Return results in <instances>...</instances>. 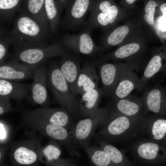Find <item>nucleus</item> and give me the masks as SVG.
<instances>
[{
	"label": "nucleus",
	"mask_w": 166,
	"mask_h": 166,
	"mask_svg": "<svg viewBox=\"0 0 166 166\" xmlns=\"http://www.w3.org/2000/svg\"><path fill=\"white\" fill-rule=\"evenodd\" d=\"M9 34L14 50L49 45L53 35L44 29L23 7L19 10Z\"/></svg>",
	"instance_id": "f257e3e1"
},
{
	"label": "nucleus",
	"mask_w": 166,
	"mask_h": 166,
	"mask_svg": "<svg viewBox=\"0 0 166 166\" xmlns=\"http://www.w3.org/2000/svg\"><path fill=\"white\" fill-rule=\"evenodd\" d=\"M144 116H127L112 107L109 117L93 137L96 140H101L109 143H123L133 140L142 134Z\"/></svg>",
	"instance_id": "f03ea898"
},
{
	"label": "nucleus",
	"mask_w": 166,
	"mask_h": 166,
	"mask_svg": "<svg viewBox=\"0 0 166 166\" xmlns=\"http://www.w3.org/2000/svg\"><path fill=\"white\" fill-rule=\"evenodd\" d=\"M150 31L146 28L139 35L115 50L101 55L95 61V64L109 60L124 61L132 70H139L148 51V42L151 38Z\"/></svg>",
	"instance_id": "7ed1b4c3"
},
{
	"label": "nucleus",
	"mask_w": 166,
	"mask_h": 166,
	"mask_svg": "<svg viewBox=\"0 0 166 166\" xmlns=\"http://www.w3.org/2000/svg\"><path fill=\"white\" fill-rule=\"evenodd\" d=\"M89 11L90 15L83 28L91 31L97 28L106 31L127 18L130 13L114 0H93Z\"/></svg>",
	"instance_id": "20e7f679"
},
{
	"label": "nucleus",
	"mask_w": 166,
	"mask_h": 166,
	"mask_svg": "<svg viewBox=\"0 0 166 166\" xmlns=\"http://www.w3.org/2000/svg\"><path fill=\"white\" fill-rule=\"evenodd\" d=\"M21 121L23 126L29 128L32 131L38 132L64 146L71 156L78 153V146L74 143L69 131L65 128L44 121L34 115L29 110L22 111Z\"/></svg>",
	"instance_id": "39448f33"
},
{
	"label": "nucleus",
	"mask_w": 166,
	"mask_h": 166,
	"mask_svg": "<svg viewBox=\"0 0 166 166\" xmlns=\"http://www.w3.org/2000/svg\"><path fill=\"white\" fill-rule=\"evenodd\" d=\"M47 85L61 108L67 111L74 119L77 118L79 116V100L55 62L51 63L47 69Z\"/></svg>",
	"instance_id": "423d86ee"
},
{
	"label": "nucleus",
	"mask_w": 166,
	"mask_h": 166,
	"mask_svg": "<svg viewBox=\"0 0 166 166\" xmlns=\"http://www.w3.org/2000/svg\"><path fill=\"white\" fill-rule=\"evenodd\" d=\"M146 28L141 17H136L103 32L100 38V56L113 47H119L128 42L140 34Z\"/></svg>",
	"instance_id": "0eeeda50"
},
{
	"label": "nucleus",
	"mask_w": 166,
	"mask_h": 166,
	"mask_svg": "<svg viewBox=\"0 0 166 166\" xmlns=\"http://www.w3.org/2000/svg\"><path fill=\"white\" fill-rule=\"evenodd\" d=\"M32 133L28 138L15 141L10 145L9 156L13 166H31L40 162L42 141L43 136Z\"/></svg>",
	"instance_id": "6e6552de"
},
{
	"label": "nucleus",
	"mask_w": 166,
	"mask_h": 166,
	"mask_svg": "<svg viewBox=\"0 0 166 166\" xmlns=\"http://www.w3.org/2000/svg\"><path fill=\"white\" fill-rule=\"evenodd\" d=\"M112 109L111 105L97 108L90 116L78 121L69 131L79 148L89 145L96 131L105 121Z\"/></svg>",
	"instance_id": "1a4fd4ad"
},
{
	"label": "nucleus",
	"mask_w": 166,
	"mask_h": 166,
	"mask_svg": "<svg viewBox=\"0 0 166 166\" xmlns=\"http://www.w3.org/2000/svg\"><path fill=\"white\" fill-rule=\"evenodd\" d=\"M70 51L61 40L44 47H30L15 50L11 60L34 66H38L46 60L61 56Z\"/></svg>",
	"instance_id": "9d476101"
},
{
	"label": "nucleus",
	"mask_w": 166,
	"mask_h": 166,
	"mask_svg": "<svg viewBox=\"0 0 166 166\" xmlns=\"http://www.w3.org/2000/svg\"><path fill=\"white\" fill-rule=\"evenodd\" d=\"M133 158L144 165L166 166V145L142 139L135 141L129 147Z\"/></svg>",
	"instance_id": "9b49d317"
},
{
	"label": "nucleus",
	"mask_w": 166,
	"mask_h": 166,
	"mask_svg": "<svg viewBox=\"0 0 166 166\" xmlns=\"http://www.w3.org/2000/svg\"><path fill=\"white\" fill-rule=\"evenodd\" d=\"M93 0H67L60 28L67 31H76L83 28L85 19Z\"/></svg>",
	"instance_id": "f8f14e48"
},
{
	"label": "nucleus",
	"mask_w": 166,
	"mask_h": 166,
	"mask_svg": "<svg viewBox=\"0 0 166 166\" xmlns=\"http://www.w3.org/2000/svg\"><path fill=\"white\" fill-rule=\"evenodd\" d=\"M91 31L83 28L78 34H64L60 40L64 45L75 54L93 57L100 55L101 46L97 45L91 35Z\"/></svg>",
	"instance_id": "ddd939ff"
},
{
	"label": "nucleus",
	"mask_w": 166,
	"mask_h": 166,
	"mask_svg": "<svg viewBox=\"0 0 166 166\" xmlns=\"http://www.w3.org/2000/svg\"><path fill=\"white\" fill-rule=\"evenodd\" d=\"M145 86L140 78L125 63L120 62L118 81L111 97L113 101L124 98L133 90L141 91Z\"/></svg>",
	"instance_id": "4468645a"
},
{
	"label": "nucleus",
	"mask_w": 166,
	"mask_h": 166,
	"mask_svg": "<svg viewBox=\"0 0 166 166\" xmlns=\"http://www.w3.org/2000/svg\"><path fill=\"white\" fill-rule=\"evenodd\" d=\"M141 97L144 115L166 116V87L156 84L145 89Z\"/></svg>",
	"instance_id": "2eb2a0df"
},
{
	"label": "nucleus",
	"mask_w": 166,
	"mask_h": 166,
	"mask_svg": "<svg viewBox=\"0 0 166 166\" xmlns=\"http://www.w3.org/2000/svg\"><path fill=\"white\" fill-rule=\"evenodd\" d=\"M47 69L45 64L36 67L33 71L31 85V98L33 102L42 107H49L50 100L46 86Z\"/></svg>",
	"instance_id": "dca6fc26"
},
{
	"label": "nucleus",
	"mask_w": 166,
	"mask_h": 166,
	"mask_svg": "<svg viewBox=\"0 0 166 166\" xmlns=\"http://www.w3.org/2000/svg\"><path fill=\"white\" fill-rule=\"evenodd\" d=\"M142 135L152 141L166 145V116L145 115Z\"/></svg>",
	"instance_id": "f3484780"
},
{
	"label": "nucleus",
	"mask_w": 166,
	"mask_h": 166,
	"mask_svg": "<svg viewBox=\"0 0 166 166\" xmlns=\"http://www.w3.org/2000/svg\"><path fill=\"white\" fill-rule=\"evenodd\" d=\"M34 116L49 123L64 127L69 131L75 124L74 119L70 113L62 108H38L29 110Z\"/></svg>",
	"instance_id": "a211bd4d"
},
{
	"label": "nucleus",
	"mask_w": 166,
	"mask_h": 166,
	"mask_svg": "<svg viewBox=\"0 0 166 166\" xmlns=\"http://www.w3.org/2000/svg\"><path fill=\"white\" fill-rule=\"evenodd\" d=\"M159 47L151 50V57L146 65L143 74L140 78L145 86L148 81L156 74L166 73V41Z\"/></svg>",
	"instance_id": "6ab92c4d"
},
{
	"label": "nucleus",
	"mask_w": 166,
	"mask_h": 166,
	"mask_svg": "<svg viewBox=\"0 0 166 166\" xmlns=\"http://www.w3.org/2000/svg\"><path fill=\"white\" fill-rule=\"evenodd\" d=\"M36 67L11 60L0 65V79L19 82L32 78Z\"/></svg>",
	"instance_id": "aec40b11"
},
{
	"label": "nucleus",
	"mask_w": 166,
	"mask_h": 166,
	"mask_svg": "<svg viewBox=\"0 0 166 166\" xmlns=\"http://www.w3.org/2000/svg\"><path fill=\"white\" fill-rule=\"evenodd\" d=\"M59 144L49 140L45 145L42 146L40 152V162L47 166H75L78 164L75 160L61 157L62 149Z\"/></svg>",
	"instance_id": "412c9836"
},
{
	"label": "nucleus",
	"mask_w": 166,
	"mask_h": 166,
	"mask_svg": "<svg viewBox=\"0 0 166 166\" xmlns=\"http://www.w3.org/2000/svg\"><path fill=\"white\" fill-rule=\"evenodd\" d=\"M79 63V58L70 52L61 56L58 65L70 88L75 94L76 85L81 69Z\"/></svg>",
	"instance_id": "4be33fe9"
},
{
	"label": "nucleus",
	"mask_w": 166,
	"mask_h": 166,
	"mask_svg": "<svg viewBox=\"0 0 166 166\" xmlns=\"http://www.w3.org/2000/svg\"><path fill=\"white\" fill-rule=\"evenodd\" d=\"M111 105L116 111L127 116L139 117L144 115L141 97L130 94L124 98L113 101V104Z\"/></svg>",
	"instance_id": "5701e85b"
},
{
	"label": "nucleus",
	"mask_w": 166,
	"mask_h": 166,
	"mask_svg": "<svg viewBox=\"0 0 166 166\" xmlns=\"http://www.w3.org/2000/svg\"><path fill=\"white\" fill-rule=\"evenodd\" d=\"M120 69V62L101 63L99 72L104 95L111 96L118 81Z\"/></svg>",
	"instance_id": "b1692460"
},
{
	"label": "nucleus",
	"mask_w": 166,
	"mask_h": 166,
	"mask_svg": "<svg viewBox=\"0 0 166 166\" xmlns=\"http://www.w3.org/2000/svg\"><path fill=\"white\" fill-rule=\"evenodd\" d=\"M98 79L94 65L91 63H84L77 78L75 93L81 95L97 87Z\"/></svg>",
	"instance_id": "393cba45"
},
{
	"label": "nucleus",
	"mask_w": 166,
	"mask_h": 166,
	"mask_svg": "<svg viewBox=\"0 0 166 166\" xmlns=\"http://www.w3.org/2000/svg\"><path fill=\"white\" fill-rule=\"evenodd\" d=\"M31 89V85L0 79V95L8 96L18 103L27 97Z\"/></svg>",
	"instance_id": "a878e982"
},
{
	"label": "nucleus",
	"mask_w": 166,
	"mask_h": 166,
	"mask_svg": "<svg viewBox=\"0 0 166 166\" xmlns=\"http://www.w3.org/2000/svg\"><path fill=\"white\" fill-rule=\"evenodd\" d=\"M104 93L98 87L86 92L79 101V116L84 118L93 113L98 108Z\"/></svg>",
	"instance_id": "bb28decb"
},
{
	"label": "nucleus",
	"mask_w": 166,
	"mask_h": 166,
	"mask_svg": "<svg viewBox=\"0 0 166 166\" xmlns=\"http://www.w3.org/2000/svg\"><path fill=\"white\" fill-rule=\"evenodd\" d=\"M45 1L24 0V5L23 7L44 29L52 33L45 15Z\"/></svg>",
	"instance_id": "cd10ccee"
},
{
	"label": "nucleus",
	"mask_w": 166,
	"mask_h": 166,
	"mask_svg": "<svg viewBox=\"0 0 166 166\" xmlns=\"http://www.w3.org/2000/svg\"><path fill=\"white\" fill-rule=\"evenodd\" d=\"M45 9L51 31L56 34L58 33L60 28L62 11L56 0H45Z\"/></svg>",
	"instance_id": "c85d7f7f"
},
{
	"label": "nucleus",
	"mask_w": 166,
	"mask_h": 166,
	"mask_svg": "<svg viewBox=\"0 0 166 166\" xmlns=\"http://www.w3.org/2000/svg\"><path fill=\"white\" fill-rule=\"evenodd\" d=\"M96 141L101 147L108 155L113 166H128L134 164L129 160L123 152L110 144L108 142L101 140Z\"/></svg>",
	"instance_id": "c756f323"
},
{
	"label": "nucleus",
	"mask_w": 166,
	"mask_h": 166,
	"mask_svg": "<svg viewBox=\"0 0 166 166\" xmlns=\"http://www.w3.org/2000/svg\"><path fill=\"white\" fill-rule=\"evenodd\" d=\"M91 163L97 166H113L108 155L101 147L96 146H85L82 148Z\"/></svg>",
	"instance_id": "7c9ffc66"
},
{
	"label": "nucleus",
	"mask_w": 166,
	"mask_h": 166,
	"mask_svg": "<svg viewBox=\"0 0 166 166\" xmlns=\"http://www.w3.org/2000/svg\"><path fill=\"white\" fill-rule=\"evenodd\" d=\"M144 2L141 20L144 26L152 31L159 10L158 2L157 0H144Z\"/></svg>",
	"instance_id": "2f4dec72"
},
{
	"label": "nucleus",
	"mask_w": 166,
	"mask_h": 166,
	"mask_svg": "<svg viewBox=\"0 0 166 166\" xmlns=\"http://www.w3.org/2000/svg\"><path fill=\"white\" fill-rule=\"evenodd\" d=\"M23 0H0V24L10 22L21 8Z\"/></svg>",
	"instance_id": "473e14b6"
},
{
	"label": "nucleus",
	"mask_w": 166,
	"mask_h": 166,
	"mask_svg": "<svg viewBox=\"0 0 166 166\" xmlns=\"http://www.w3.org/2000/svg\"><path fill=\"white\" fill-rule=\"evenodd\" d=\"M11 45L9 31L0 27V65L5 62L8 57L9 46Z\"/></svg>",
	"instance_id": "72a5a7b5"
},
{
	"label": "nucleus",
	"mask_w": 166,
	"mask_h": 166,
	"mask_svg": "<svg viewBox=\"0 0 166 166\" xmlns=\"http://www.w3.org/2000/svg\"><path fill=\"white\" fill-rule=\"evenodd\" d=\"M11 128L10 126L5 121H0V144H7L10 141L11 136Z\"/></svg>",
	"instance_id": "f704fd0d"
},
{
	"label": "nucleus",
	"mask_w": 166,
	"mask_h": 166,
	"mask_svg": "<svg viewBox=\"0 0 166 166\" xmlns=\"http://www.w3.org/2000/svg\"><path fill=\"white\" fill-rule=\"evenodd\" d=\"M10 99L8 96L0 95V116L1 117L15 110L10 102Z\"/></svg>",
	"instance_id": "c9c22d12"
},
{
	"label": "nucleus",
	"mask_w": 166,
	"mask_h": 166,
	"mask_svg": "<svg viewBox=\"0 0 166 166\" xmlns=\"http://www.w3.org/2000/svg\"><path fill=\"white\" fill-rule=\"evenodd\" d=\"M139 0H121V6L127 11L130 12L136 6V3Z\"/></svg>",
	"instance_id": "e433bc0d"
},
{
	"label": "nucleus",
	"mask_w": 166,
	"mask_h": 166,
	"mask_svg": "<svg viewBox=\"0 0 166 166\" xmlns=\"http://www.w3.org/2000/svg\"><path fill=\"white\" fill-rule=\"evenodd\" d=\"M10 145L7 144L0 145V166L4 164L5 157Z\"/></svg>",
	"instance_id": "4c0bfd02"
},
{
	"label": "nucleus",
	"mask_w": 166,
	"mask_h": 166,
	"mask_svg": "<svg viewBox=\"0 0 166 166\" xmlns=\"http://www.w3.org/2000/svg\"></svg>",
	"instance_id": "58836bf2"
}]
</instances>
